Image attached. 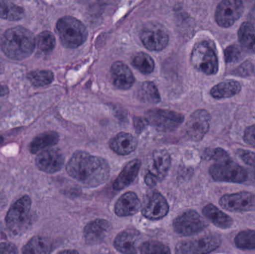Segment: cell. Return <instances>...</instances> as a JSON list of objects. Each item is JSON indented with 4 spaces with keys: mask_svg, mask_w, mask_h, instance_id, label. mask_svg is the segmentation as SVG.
Here are the masks:
<instances>
[{
    "mask_svg": "<svg viewBox=\"0 0 255 254\" xmlns=\"http://www.w3.org/2000/svg\"><path fill=\"white\" fill-rule=\"evenodd\" d=\"M140 201L133 192H126L115 204V211L120 217L133 216L139 211Z\"/></svg>",
    "mask_w": 255,
    "mask_h": 254,
    "instance_id": "cell-20",
    "label": "cell"
},
{
    "mask_svg": "<svg viewBox=\"0 0 255 254\" xmlns=\"http://www.w3.org/2000/svg\"><path fill=\"white\" fill-rule=\"evenodd\" d=\"M241 90L240 82L235 80H228L213 86L211 95L217 99L231 98L239 93Z\"/></svg>",
    "mask_w": 255,
    "mask_h": 254,
    "instance_id": "cell-24",
    "label": "cell"
},
{
    "mask_svg": "<svg viewBox=\"0 0 255 254\" xmlns=\"http://www.w3.org/2000/svg\"><path fill=\"white\" fill-rule=\"evenodd\" d=\"M35 43L34 34L27 28L20 26L7 29L0 42L4 55L17 61L28 58L34 52Z\"/></svg>",
    "mask_w": 255,
    "mask_h": 254,
    "instance_id": "cell-2",
    "label": "cell"
},
{
    "mask_svg": "<svg viewBox=\"0 0 255 254\" xmlns=\"http://www.w3.org/2000/svg\"><path fill=\"white\" fill-rule=\"evenodd\" d=\"M244 3L237 0L221 1L216 9L215 18L217 24L223 28H229L242 16Z\"/></svg>",
    "mask_w": 255,
    "mask_h": 254,
    "instance_id": "cell-11",
    "label": "cell"
},
{
    "mask_svg": "<svg viewBox=\"0 0 255 254\" xmlns=\"http://www.w3.org/2000/svg\"><path fill=\"white\" fill-rule=\"evenodd\" d=\"M145 119L158 131H172L176 129L184 119V115L163 109H152L145 113Z\"/></svg>",
    "mask_w": 255,
    "mask_h": 254,
    "instance_id": "cell-9",
    "label": "cell"
},
{
    "mask_svg": "<svg viewBox=\"0 0 255 254\" xmlns=\"http://www.w3.org/2000/svg\"><path fill=\"white\" fill-rule=\"evenodd\" d=\"M3 141V139L1 137H0V144H1V142Z\"/></svg>",
    "mask_w": 255,
    "mask_h": 254,
    "instance_id": "cell-44",
    "label": "cell"
},
{
    "mask_svg": "<svg viewBox=\"0 0 255 254\" xmlns=\"http://www.w3.org/2000/svg\"><path fill=\"white\" fill-rule=\"evenodd\" d=\"M235 243L236 247L241 250H255V231L253 230L241 231L235 237Z\"/></svg>",
    "mask_w": 255,
    "mask_h": 254,
    "instance_id": "cell-31",
    "label": "cell"
},
{
    "mask_svg": "<svg viewBox=\"0 0 255 254\" xmlns=\"http://www.w3.org/2000/svg\"><path fill=\"white\" fill-rule=\"evenodd\" d=\"M238 38L243 48L248 52H255V28L253 24L245 22L240 27Z\"/></svg>",
    "mask_w": 255,
    "mask_h": 254,
    "instance_id": "cell-27",
    "label": "cell"
},
{
    "mask_svg": "<svg viewBox=\"0 0 255 254\" xmlns=\"http://www.w3.org/2000/svg\"><path fill=\"white\" fill-rule=\"evenodd\" d=\"M9 89L6 85L0 83V97L4 96L8 93Z\"/></svg>",
    "mask_w": 255,
    "mask_h": 254,
    "instance_id": "cell-41",
    "label": "cell"
},
{
    "mask_svg": "<svg viewBox=\"0 0 255 254\" xmlns=\"http://www.w3.org/2000/svg\"><path fill=\"white\" fill-rule=\"evenodd\" d=\"M146 123H148L147 122L146 119H135L134 125L135 128H136V131L137 132H140L141 131H142L144 128L145 127V125Z\"/></svg>",
    "mask_w": 255,
    "mask_h": 254,
    "instance_id": "cell-40",
    "label": "cell"
},
{
    "mask_svg": "<svg viewBox=\"0 0 255 254\" xmlns=\"http://www.w3.org/2000/svg\"><path fill=\"white\" fill-rule=\"evenodd\" d=\"M28 81L33 86H43L52 83L54 80V74L50 70H34L30 72L27 76Z\"/></svg>",
    "mask_w": 255,
    "mask_h": 254,
    "instance_id": "cell-32",
    "label": "cell"
},
{
    "mask_svg": "<svg viewBox=\"0 0 255 254\" xmlns=\"http://www.w3.org/2000/svg\"><path fill=\"white\" fill-rule=\"evenodd\" d=\"M31 200L28 195H24L10 207L6 215L7 228L14 234H20L29 222Z\"/></svg>",
    "mask_w": 255,
    "mask_h": 254,
    "instance_id": "cell-6",
    "label": "cell"
},
{
    "mask_svg": "<svg viewBox=\"0 0 255 254\" xmlns=\"http://www.w3.org/2000/svg\"><path fill=\"white\" fill-rule=\"evenodd\" d=\"M111 73L114 85L119 89H129L134 82L131 70L127 64L121 61H117L112 64Z\"/></svg>",
    "mask_w": 255,
    "mask_h": 254,
    "instance_id": "cell-19",
    "label": "cell"
},
{
    "mask_svg": "<svg viewBox=\"0 0 255 254\" xmlns=\"http://www.w3.org/2000/svg\"><path fill=\"white\" fill-rule=\"evenodd\" d=\"M57 32L64 46L75 49L83 44L88 37V30L83 23L73 16H64L56 24Z\"/></svg>",
    "mask_w": 255,
    "mask_h": 254,
    "instance_id": "cell-3",
    "label": "cell"
},
{
    "mask_svg": "<svg viewBox=\"0 0 255 254\" xmlns=\"http://www.w3.org/2000/svg\"><path fill=\"white\" fill-rule=\"evenodd\" d=\"M226 63H235L239 61L242 56V49L238 44L231 45L226 48L224 52Z\"/></svg>",
    "mask_w": 255,
    "mask_h": 254,
    "instance_id": "cell-36",
    "label": "cell"
},
{
    "mask_svg": "<svg viewBox=\"0 0 255 254\" xmlns=\"http://www.w3.org/2000/svg\"><path fill=\"white\" fill-rule=\"evenodd\" d=\"M109 146L118 155H127L136 149L137 141L131 134L122 132L111 140Z\"/></svg>",
    "mask_w": 255,
    "mask_h": 254,
    "instance_id": "cell-22",
    "label": "cell"
},
{
    "mask_svg": "<svg viewBox=\"0 0 255 254\" xmlns=\"http://www.w3.org/2000/svg\"><path fill=\"white\" fill-rule=\"evenodd\" d=\"M140 166V161L137 159L133 160L127 164L118 175V178L114 182V189L121 190L131 184L137 177Z\"/></svg>",
    "mask_w": 255,
    "mask_h": 254,
    "instance_id": "cell-21",
    "label": "cell"
},
{
    "mask_svg": "<svg viewBox=\"0 0 255 254\" xmlns=\"http://www.w3.org/2000/svg\"><path fill=\"white\" fill-rule=\"evenodd\" d=\"M35 162L39 169L53 174L59 171L64 167V157L59 149H45L37 155Z\"/></svg>",
    "mask_w": 255,
    "mask_h": 254,
    "instance_id": "cell-15",
    "label": "cell"
},
{
    "mask_svg": "<svg viewBox=\"0 0 255 254\" xmlns=\"http://www.w3.org/2000/svg\"><path fill=\"white\" fill-rule=\"evenodd\" d=\"M24 16V10L20 6L9 1H0V18L10 21L20 20Z\"/></svg>",
    "mask_w": 255,
    "mask_h": 254,
    "instance_id": "cell-28",
    "label": "cell"
},
{
    "mask_svg": "<svg viewBox=\"0 0 255 254\" xmlns=\"http://www.w3.org/2000/svg\"><path fill=\"white\" fill-rule=\"evenodd\" d=\"M250 179L251 183L255 184V167L252 168L251 172H250V176H249L248 180Z\"/></svg>",
    "mask_w": 255,
    "mask_h": 254,
    "instance_id": "cell-42",
    "label": "cell"
},
{
    "mask_svg": "<svg viewBox=\"0 0 255 254\" xmlns=\"http://www.w3.org/2000/svg\"><path fill=\"white\" fill-rule=\"evenodd\" d=\"M244 139L247 144L255 147V125L246 129Z\"/></svg>",
    "mask_w": 255,
    "mask_h": 254,
    "instance_id": "cell-38",
    "label": "cell"
},
{
    "mask_svg": "<svg viewBox=\"0 0 255 254\" xmlns=\"http://www.w3.org/2000/svg\"><path fill=\"white\" fill-rule=\"evenodd\" d=\"M0 254H17V250L11 243H2L0 244Z\"/></svg>",
    "mask_w": 255,
    "mask_h": 254,
    "instance_id": "cell-39",
    "label": "cell"
},
{
    "mask_svg": "<svg viewBox=\"0 0 255 254\" xmlns=\"http://www.w3.org/2000/svg\"><path fill=\"white\" fill-rule=\"evenodd\" d=\"M209 173L216 181L241 183L248 180L249 173L232 160L216 163L209 169Z\"/></svg>",
    "mask_w": 255,
    "mask_h": 254,
    "instance_id": "cell-8",
    "label": "cell"
},
{
    "mask_svg": "<svg viewBox=\"0 0 255 254\" xmlns=\"http://www.w3.org/2000/svg\"><path fill=\"white\" fill-rule=\"evenodd\" d=\"M209 112L204 109L196 110L189 118L187 123V134L193 141H200L208 133L211 123Z\"/></svg>",
    "mask_w": 255,
    "mask_h": 254,
    "instance_id": "cell-14",
    "label": "cell"
},
{
    "mask_svg": "<svg viewBox=\"0 0 255 254\" xmlns=\"http://www.w3.org/2000/svg\"><path fill=\"white\" fill-rule=\"evenodd\" d=\"M58 254H79L76 250H64L60 252Z\"/></svg>",
    "mask_w": 255,
    "mask_h": 254,
    "instance_id": "cell-43",
    "label": "cell"
},
{
    "mask_svg": "<svg viewBox=\"0 0 255 254\" xmlns=\"http://www.w3.org/2000/svg\"><path fill=\"white\" fill-rule=\"evenodd\" d=\"M204 158L208 161H214L216 163L224 162L231 160L230 156L224 149L217 148L214 149H208L204 154Z\"/></svg>",
    "mask_w": 255,
    "mask_h": 254,
    "instance_id": "cell-35",
    "label": "cell"
},
{
    "mask_svg": "<svg viewBox=\"0 0 255 254\" xmlns=\"http://www.w3.org/2000/svg\"><path fill=\"white\" fill-rule=\"evenodd\" d=\"M202 213L204 216L217 228L229 229L233 225V219L214 204H210L205 206Z\"/></svg>",
    "mask_w": 255,
    "mask_h": 254,
    "instance_id": "cell-23",
    "label": "cell"
},
{
    "mask_svg": "<svg viewBox=\"0 0 255 254\" xmlns=\"http://www.w3.org/2000/svg\"><path fill=\"white\" fill-rule=\"evenodd\" d=\"M140 254H171V252L169 248L163 243L148 241L141 246Z\"/></svg>",
    "mask_w": 255,
    "mask_h": 254,
    "instance_id": "cell-33",
    "label": "cell"
},
{
    "mask_svg": "<svg viewBox=\"0 0 255 254\" xmlns=\"http://www.w3.org/2000/svg\"><path fill=\"white\" fill-rule=\"evenodd\" d=\"M132 64L136 70L145 75L152 73L154 69V62L152 58L144 52H139L135 55L132 60Z\"/></svg>",
    "mask_w": 255,
    "mask_h": 254,
    "instance_id": "cell-30",
    "label": "cell"
},
{
    "mask_svg": "<svg viewBox=\"0 0 255 254\" xmlns=\"http://www.w3.org/2000/svg\"><path fill=\"white\" fill-rule=\"evenodd\" d=\"M191 63L195 69L208 76L217 74L219 70L218 57L213 43L202 40L196 43L192 51Z\"/></svg>",
    "mask_w": 255,
    "mask_h": 254,
    "instance_id": "cell-4",
    "label": "cell"
},
{
    "mask_svg": "<svg viewBox=\"0 0 255 254\" xmlns=\"http://www.w3.org/2000/svg\"><path fill=\"white\" fill-rule=\"evenodd\" d=\"M139 98L145 102L156 103L160 102V96L158 89L152 82H144L141 85L138 90Z\"/></svg>",
    "mask_w": 255,
    "mask_h": 254,
    "instance_id": "cell-29",
    "label": "cell"
},
{
    "mask_svg": "<svg viewBox=\"0 0 255 254\" xmlns=\"http://www.w3.org/2000/svg\"><path fill=\"white\" fill-rule=\"evenodd\" d=\"M37 48L40 52L48 53L52 51L55 47V36L50 31H43L37 37Z\"/></svg>",
    "mask_w": 255,
    "mask_h": 254,
    "instance_id": "cell-34",
    "label": "cell"
},
{
    "mask_svg": "<svg viewBox=\"0 0 255 254\" xmlns=\"http://www.w3.org/2000/svg\"><path fill=\"white\" fill-rule=\"evenodd\" d=\"M220 204L229 211H251L255 210V194L244 191L225 195L220 198Z\"/></svg>",
    "mask_w": 255,
    "mask_h": 254,
    "instance_id": "cell-13",
    "label": "cell"
},
{
    "mask_svg": "<svg viewBox=\"0 0 255 254\" xmlns=\"http://www.w3.org/2000/svg\"><path fill=\"white\" fill-rule=\"evenodd\" d=\"M139 234L135 230H126L120 233L115 240V249L124 254H136Z\"/></svg>",
    "mask_w": 255,
    "mask_h": 254,
    "instance_id": "cell-18",
    "label": "cell"
},
{
    "mask_svg": "<svg viewBox=\"0 0 255 254\" xmlns=\"http://www.w3.org/2000/svg\"><path fill=\"white\" fill-rule=\"evenodd\" d=\"M238 157L245 163L247 165L250 166L252 168L255 167V153L251 151L239 149L237 152Z\"/></svg>",
    "mask_w": 255,
    "mask_h": 254,
    "instance_id": "cell-37",
    "label": "cell"
},
{
    "mask_svg": "<svg viewBox=\"0 0 255 254\" xmlns=\"http://www.w3.org/2000/svg\"><path fill=\"white\" fill-rule=\"evenodd\" d=\"M112 231L111 223L105 219H96L84 228V239L88 244L103 243Z\"/></svg>",
    "mask_w": 255,
    "mask_h": 254,
    "instance_id": "cell-17",
    "label": "cell"
},
{
    "mask_svg": "<svg viewBox=\"0 0 255 254\" xmlns=\"http://www.w3.org/2000/svg\"><path fill=\"white\" fill-rule=\"evenodd\" d=\"M207 228V224L195 210H187L178 216L173 222V228L179 235H195Z\"/></svg>",
    "mask_w": 255,
    "mask_h": 254,
    "instance_id": "cell-10",
    "label": "cell"
},
{
    "mask_svg": "<svg viewBox=\"0 0 255 254\" xmlns=\"http://www.w3.org/2000/svg\"><path fill=\"white\" fill-rule=\"evenodd\" d=\"M59 137L55 131H47L42 133L35 137L29 146V150L31 153H38L40 151H43L46 148L55 146L58 143Z\"/></svg>",
    "mask_w": 255,
    "mask_h": 254,
    "instance_id": "cell-26",
    "label": "cell"
},
{
    "mask_svg": "<svg viewBox=\"0 0 255 254\" xmlns=\"http://www.w3.org/2000/svg\"><path fill=\"white\" fill-rule=\"evenodd\" d=\"M141 211L142 216L149 220H160L167 215L169 205L161 194L151 192L144 198Z\"/></svg>",
    "mask_w": 255,
    "mask_h": 254,
    "instance_id": "cell-12",
    "label": "cell"
},
{
    "mask_svg": "<svg viewBox=\"0 0 255 254\" xmlns=\"http://www.w3.org/2000/svg\"><path fill=\"white\" fill-rule=\"evenodd\" d=\"M66 170L70 177L87 187L101 186L110 175V167L106 160L82 151L73 154Z\"/></svg>",
    "mask_w": 255,
    "mask_h": 254,
    "instance_id": "cell-1",
    "label": "cell"
},
{
    "mask_svg": "<svg viewBox=\"0 0 255 254\" xmlns=\"http://www.w3.org/2000/svg\"><path fill=\"white\" fill-rule=\"evenodd\" d=\"M221 244V237L218 234H206L179 242L175 246V254H208L218 249Z\"/></svg>",
    "mask_w": 255,
    "mask_h": 254,
    "instance_id": "cell-7",
    "label": "cell"
},
{
    "mask_svg": "<svg viewBox=\"0 0 255 254\" xmlns=\"http://www.w3.org/2000/svg\"><path fill=\"white\" fill-rule=\"evenodd\" d=\"M144 46L151 51H160L169 43V35L165 30L156 25L145 28L140 34Z\"/></svg>",
    "mask_w": 255,
    "mask_h": 254,
    "instance_id": "cell-16",
    "label": "cell"
},
{
    "mask_svg": "<svg viewBox=\"0 0 255 254\" xmlns=\"http://www.w3.org/2000/svg\"><path fill=\"white\" fill-rule=\"evenodd\" d=\"M171 167L169 153L163 149L151 153L147 162L146 174L144 177L147 186H154L167 175Z\"/></svg>",
    "mask_w": 255,
    "mask_h": 254,
    "instance_id": "cell-5",
    "label": "cell"
},
{
    "mask_svg": "<svg viewBox=\"0 0 255 254\" xmlns=\"http://www.w3.org/2000/svg\"><path fill=\"white\" fill-rule=\"evenodd\" d=\"M52 244L46 237L36 236L32 237L22 248V254H50Z\"/></svg>",
    "mask_w": 255,
    "mask_h": 254,
    "instance_id": "cell-25",
    "label": "cell"
}]
</instances>
